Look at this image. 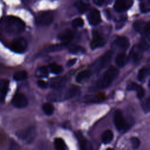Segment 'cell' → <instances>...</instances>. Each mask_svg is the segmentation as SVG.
I'll list each match as a JSON object with an SVG mask.
<instances>
[{
  "mask_svg": "<svg viewBox=\"0 0 150 150\" xmlns=\"http://www.w3.org/2000/svg\"><path fill=\"white\" fill-rule=\"evenodd\" d=\"M79 93V87L76 86H72L67 88L62 87L54 90L48 94L47 98L50 101H62L75 97Z\"/></svg>",
  "mask_w": 150,
  "mask_h": 150,
  "instance_id": "6da1fadb",
  "label": "cell"
},
{
  "mask_svg": "<svg viewBox=\"0 0 150 150\" xmlns=\"http://www.w3.org/2000/svg\"><path fill=\"white\" fill-rule=\"evenodd\" d=\"M4 29L6 33L9 35H15L22 32L25 28V23L20 18L9 16L4 21Z\"/></svg>",
  "mask_w": 150,
  "mask_h": 150,
  "instance_id": "7a4b0ae2",
  "label": "cell"
},
{
  "mask_svg": "<svg viewBox=\"0 0 150 150\" xmlns=\"http://www.w3.org/2000/svg\"><path fill=\"white\" fill-rule=\"evenodd\" d=\"M118 74V69L114 66H110L98 79L96 86L97 88L103 89L108 87Z\"/></svg>",
  "mask_w": 150,
  "mask_h": 150,
  "instance_id": "3957f363",
  "label": "cell"
},
{
  "mask_svg": "<svg viewBox=\"0 0 150 150\" xmlns=\"http://www.w3.org/2000/svg\"><path fill=\"white\" fill-rule=\"evenodd\" d=\"M114 123L116 128L121 132H125L129 128V125L124 118L122 112L120 110H117L114 114Z\"/></svg>",
  "mask_w": 150,
  "mask_h": 150,
  "instance_id": "277c9868",
  "label": "cell"
},
{
  "mask_svg": "<svg viewBox=\"0 0 150 150\" xmlns=\"http://www.w3.org/2000/svg\"><path fill=\"white\" fill-rule=\"evenodd\" d=\"M112 56V51H107L105 53L100 57L92 65L93 70L97 72L105 67L111 62Z\"/></svg>",
  "mask_w": 150,
  "mask_h": 150,
  "instance_id": "5b68a950",
  "label": "cell"
},
{
  "mask_svg": "<svg viewBox=\"0 0 150 150\" xmlns=\"http://www.w3.org/2000/svg\"><path fill=\"white\" fill-rule=\"evenodd\" d=\"M16 136L26 143L32 142L36 136V129L34 127H29L16 133Z\"/></svg>",
  "mask_w": 150,
  "mask_h": 150,
  "instance_id": "8992f818",
  "label": "cell"
},
{
  "mask_svg": "<svg viewBox=\"0 0 150 150\" xmlns=\"http://www.w3.org/2000/svg\"><path fill=\"white\" fill-rule=\"evenodd\" d=\"M53 21V15L49 11H43L39 13L36 17L37 24L41 26H48Z\"/></svg>",
  "mask_w": 150,
  "mask_h": 150,
  "instance_id": "52a82bcc",
  "label": "cell"
},
{
  "mask_svg": "<svg viewBox=\"0 0 150 150\" xmlns=\"http://www.w3.org/2000/svg\"><path fill=\"white\" fill-rule=\"evenodd\" d=\"M11 49L18 53H23L27 49L28 42L26 40L23 38H18L15 39L11 44Z\"/></svg>",
  "mask_w": 150,
  "mask_h": 150,
  "instance_id": "ba28073f",
  "label": "cell"
},
{
  "mask_svg": "<svg viewBox=\"0 0 150 150\" xmlns=\"http://www.w3.org/2000/svg\"><path fill=\"white\" fill-rule=\"evenodd\" d=\"M133 27L139 33L145 35H150V22H146L142 20L136 21L133 23Z\"/></svg>",
  "mask_w": 150,
  "mask_h": 150,
  "instance_id": "9c48e42d",
  "label": "cell"
},
{
  "mask_svg": "<svg viewBox=\"0 0 150 150\" xmlns=\"http://www.w3.org/2000/svg\"><path fill=\"white\" fill-rule=\"evenodd\" d=\"M13 105L18 108H23L27 106L28 101L26 96L22 93H16L12 100Z\"/></svg>",
  "mask_w": 150,
  "mask_h": 150,
  "instance_id": "30bf717a",
  "label": "cell"
},
{
  "mask_svg": "<svg viewBox=\"0 0 150 150\" xmlns=\"http://www.w3.org/2000/svg\"><path fill=\"white\" fill-rule=\"evenodd\" d=\"M105 41L104 38L97 30H93V38L90 43V47L92 49L100 47L104 45Z\"/></svg>",
  "mask_w": 150,
  "mask_h": 150,
  "instance_id": "8fae6325",
  "label": "cell"
},
{
  "mask_svg": "<svg viewBox=\"0 0 150 150\" xmlns=\"http://www.w3.org/2000/svg\"><path fill=\"white\" fill-rule=\"evenodd\" d=\"M87 19L90 25L96 26L101 22V16L100 12L96 9H91L88 13Z\"/></svg>",
  "mask_w": 150,
  "mask_h": 150,
  "instance_id": "7c38bea8",
  "label": "cell"
},
{
  "mask_svg": "<svg viewBox=\"0 0 150 150\" xmlns=\"http://www.w3.org/2000/svg\"><path fill=\"white\" fill-rule=\"evenodd\" d=\"M113 46L120 50H126L129 46V42L128 38L124 36H118L113 42Z\"/></svg>",
  "mask_w": 150,
  "mask_h": 150,
  "instance_id": "4fadbf2b",
  "label": "cell"
},
{
  "mask_svg": "<svg viewBox=\"0 0 150 150\" xmlns=\"http://www.w3.org/2000/svg\"><path fill=\"white\" fill-rule=\"evenodd\" d=\"M133 2L131 1H116L114 8V9L117 12H124L128 9L132 5Z\"/></svg>",
  "mask_w": 150,
  "mask_h": 150,
  "instance_id": "5bb4252c",
  "label": "cell"
},
{
  "mask_svg": "<svg viewBox=\"0 0 150 150\" xmlns=\"http://www.w3.org/2000/svg\"><path fill=\"white\" fill-rule=\"evenodd\" d=\"M74 37V33L70 29H65L61 32L57 38L59 40H60L63 43L67 44V43L69 42Z\"/></svg>",
  "mask_w": 150,
  "mask_h": 150,
  "instance_id": "9a60e30c",
  "label": "cell"
},
{
  "mask_svg": "<svg viewBox=\"0 0 150 150\" xmlns=\"http://www.w3.org/2000/svg\"><path fill=\"white\" fill-rule=\"evenodd\" d=\"M77 138L79 142L80 150H92L91 143L81 133H77Z\"/></svg>",
  "mask_w": 150,
  "mask_h": 150,
  "instance_id": "2e32d148",
  "label": "cell"
},
{
  "mask_svg": "<svg viewBox=\"0 0 150 150\" xmlns=\"http://www.w3.org/2000/svg\"><path fill=\"white\" fill-rule=\"evenodd\" d=\"M66 79L63 77H56L52 79L50 82V85L52 88L54 90L62 88L66 83Z\"/></svg>",
  "mask_w": 150,
  "mask_h": 150,
  "instance_id": "e0dca14e",
  "label": "cell"
},
{
  "mask_svg": "<svg viewBox=\"0 0 150 150\" xmlns=\"http://www.w3.org/2000/svg\"><path fill=\"white\" fill-rule=\"evenodd\" d=\"M9 81L5 79L0 80V102L4 101L6 94L8 92Z\"/></svg>",
  "mask_w": 150,
  "mask_h": 150,
  "instance_id": "ac0fdd59",
  "label": "cell"
},
{
  "mask_svg": "<svg viewBox=\"0 0 150 150\" xmlns=\"http://www.w3.org/2000/svg\"><path fill=\"white\" fill-rule=\"evenodd\" d=\"M66 47V44L62 43V44H57V45H50L49 46H47L46 47H44L42 52L43 53H47L50 52H53L56 51L61 50L63 49H64Z\"/></svg>",
  "mask_w": 150,
  "mask_h": 150,
  "instance_id": "d6986e66",
  "label": "cell"
},
{
  "mask_svg": "<svg viewBox=\"0 0 150 150\" xmlns=\"http://www.w3.org/2000/svg\"><path fill=\"white\" fill-rule=\"evenodd\" d=\"M91 75V71L89 70H84L79 72L76 78V81L81 83L88 79Z\"/></svg>",
  "mask_w": 150,
  "mask_h": 150,
  "instance_id": "ffe728a7",
  "label": "cell"
},
{
  "mask_svg": "<svg viewBox=\"0 0 150 150\" xmlns=\"http://www.w3.org/2000/svg\"><path fill=\"white\" fill-rule=\"evenodd\" d=\"M128 62V57L124 53H119L115 58V63L117 65L120 67H123Z\"/></svg>",
  "mask_w": 150,
  "mask_h": 150,
  "instance_id": "44dd1931",
  "label": "cell"
},
{
  "mask_svg": "<svg viewBox=\"0 0 150 150\" xmlns=\"http://www.w3.org/2000/svg\"><path fill=\"white\" fill-rule=\"evenodd\" d=\"M113 137H114V134L111 130L110 129L105 130L101 135L102 142L105 144H108L112 140Z\"/></svg>",
  "mask_w": 150,
  "mask_h": 150,
  "instance_id": "7402d4cb",
  "label": "cell"
},
{
  "mask_svg": "<svg viewBox=\"0 0 150 150\" xmlns=\"http://www.w3.org/2000/svg\"><path fill=\"white\" fill-rule=\"evenodd\" d=\"M150 46V43L149 41L145 38H142L138 44L137 45V47L141 50V51H144V50H146L149 49Z\"/></svg>",
  "mask_w": 150,
  "mask_h": 150,
  "instance_id": "603a6c76",
  "label": "cell"
},
{
  "mask_svg": "<svg viewBox=\"0 0 150 150\" xmlns=\"http://www.w3.org/2000/svg\"><path fill=\"white\" fill-rule=\"evenodd\" d=\"M150 73V67H142L138 74V79L139 81H143Z\"/></svg>",
  "mask_w": 150,
  "mask_h": 150,
  "instance_id": "cb8c5ba5",
  "label": "cell"
},
{
  "mask_svg": "<svg viewBox=\"0 0 150 150\" xmlns=\"http://www.w3.org/2000/svg\"><path fill=\"white\" fill-rule=\"evenodd\" d=\"M56 150H66V145L63 139L56 138L54 141Z\"/></svg>",
  "mask_w": 150,
  "mask_h": 150,
  "instance_id": "d4e9b609",
  "label": "cell"
},
{
  "mask_svg": "<svg viewBox=\"0 0 150 150\" xmlns=\"http://www.w3.org/2000/svg\"><path fill=\"white\" fill-rule=\"evenodd\" d=\"M75 6L78 9L79 12L82 13L87 11V9L89 6V5L83 1H77L76 2Z\"/></svg>",
  "mask_w": 150,
  "mask_h": 150,
  "instance_id": "484cf974",
  "label": "cell"
},
{
  "mask_svg": "<svg viewBox=\"0 0 150 150\" xmlns=\"http://www.w3.org/2000/svg\"><path fill=\"white\" fill-rule=\"evenodd\" d=\"M42 110L46 114L50 115L52 114L54 111V107L51 103H46L43 104Z\"/></svg>",
  "mask_w": 150,
  "mask_h": 150,
  "instance_id": "4316f807",
  "label": "cell"
},
{
  "mask_svg": "<svg viewBox=\"0 0 150 150\" xmlns=\"http://www.w3.org/2000/svg\"><path fill=\"white\" fill-rule=\"evenodd\" d=\"M48 74H49L48 69L45 66H42V67H39V69H37V70L36 71V73H35L36 76L39 77H47Z\"/></svg>",
  "mask_w": 150,
  "mask_h": 150,
  "instance_id": "83f0119b",
  "label": "cell"
},
{
  "mask_svg": "<svg viewBox=\"0 0 150 150\" xmlns=\"http://www.w3.org/2000/svg\"><path fill=\"white\" fill-rule=\"evenodd\" d=\"M141 51L137 47H134L131 52V56L134 62L138 61L141 58Z\"/></svg>",
  "mask_w": 150,
  "mask_h": 150,
  "instance_id": "f1b7e54d",
  "label": "cell"
},
{
  "mask_svg": "<svg viewBox=\"0 0 150 150\" xmlns=\"http://www.w3.org/2000/svg\"><path fill=\"white\" fill-rule=\"evenodd\" d=\"M49 69L52 73L55 74H59L63 71V67L56 63H52L49 65Z\"/></svg>",
  "mask_w": 150,
  "mask_h": 150,
  "instance_id": "f546056e",
  "label": "cell"
},
{
  "mask_svg": "<svg viewBox=\"0 0 150 150\" xmlns=\"http://www.w3.org/2000/svg\"><path fill=\"white\" fill-rule=\"evenodd\" d=\"M28 77V74L26 71L22 70V71H19L16 73H15L13 75V79L15 80L19 81V80H23L24 79H26Z\"/></svg>",
  "mask_w": 150,
  "mask_h": 150,
  "instance_id": "4dcf8cb0",
  "label": "cell"
},
{
  "mask_svg": "<svg viewBox=\"0 0 150 150\" xmlns=\"http://www.w3.org/2000/svg\"><path fill=\"white\" fill-rule=\"evenodd\" d=\"M104 96L102 95H97L93 96H88L86 98V102L93 103V102H99L104 99Z\"/></svg>",
  "mask_w": 150,
  "mask_h": 150,
  "instance_id": "1f68e13d",
  "label": "cell"
},
{
  "mask_svg": "<svg viewBox=\"0 0 150 150\" xmlns=\"http://www.w3.org/2000/svg\"><path fill=\"white\" fill-rule=\"evenodd\" d=\"M69 52L73 54H78V53H82L85 52L84 49L79 46H73L69 48Z\"/></svg>",
  "mask_w": 150,
  "mask_h": 150,
  "instance_id": "d6a6232c",
  "label": "cell"
},
{
  "mask_svg": "<svg viewBox=\"0 0 150 150\" xmlns=\"http://www.w3.org/2000/svg\"><path fill=\"white\" fill-rule=\"evenodd\" d=\"M140 8L143 12L150 11V1L141 2L140 4Z\"/></svg>",
  "mask_w": 150,
  "mask_h": 150,
  "instance_id": "836d02e7",
  "label": "cell"
},
{
  "mask_svg": "<svg viewBox=\"0 0 150 150\" xmlns=\"http://www.w3.org/2000/svg\"><path fill=\"white\" fill-rule=\"evenodd\" d=\"M84 25V21L80 18H75L72 21V25L74 28H79L83 26Z\"/></svg>",
  "mask_w": 150,
  "mask_h": 150,
  "instance_id": "e575fe53",
  "label": "cell"
},
{
  "mask_svg": "<svg viewBox=\"0 0 150 150\" xmlns=\"http://www.w3.org/2000/svg\"><path fill=\"white\" fill-rule=\"evenodd\" d=\"M142 107L144 112H148L150 111V97H148L142 104Z\"/></svg>",
  "mask_w": 150,
  "mask_h": 150,
  "instance_id": "d590c367",
  "label": "cell"
},
{
  "mask_svg": "<svg viewBox=\"0 0 150 150\" xmlns=\"http://www.w3.org/2000/svg\"><path fill=\"white\" fill-rule=\"evenodd\" d=\"M131 141L132 143V146L134 149L138 148L140 145V141L139 139L135 137H133L131 138Z\"/></svg>",
  "mask_w": 150,
  "mask_h": 150,
  "instance_id": "8d00e7d4",
  "label": "cell"
},
{
  "mask_svg": "<svg viewBox=\"0 0 150 150\" xmlns=\"http://www.w3.org/2000/svg\"><path fill=\"white\" fill-rule=\"evenodd\" d=\"M139 86V85L137 84L136 83L131 82V83H129V84H127L126 88H127V90H135V91H137V90L138 89Z\"/></svg>",
  "mask_w": 150,
  "mask_h": 150,
  "instance_id": "74e56055",
  "label": "cell"
},
{
  "mask_svg": "<svg viewBox=\"0 0 150 150\" xmlns=\"http://www.w3.org/2000/svg\"><path fill=\"white\" fill-rule=\"evenodd\" d=\"M136 91H137V96L138 98H142L144 96L145 91L141 86L139 85V86L138 87V88Z\"/></svg>",
  "mask_w": 150,
  "mask_h": 150,
  "instance_id": "f35d334b",
  "label": "cell"
},
{
  "mask_svg": "<svg viewBox=\"0 0 150 150\" xmlns=\"http://www.w3.org/2000/svg\"><path fill=\"white\" fill-rule=\"evenodd\" d=\"M37 83H38V85L39 86V87H40V88H46L47 86V83L43 80H38Z\"/></svg>",
  "mask_w": 150,
  "mask_h": 150,
  "instance_id": "ab89813d",
  "label": "cell"
},
{
  "mask_svg": "<svg viewBox=\"0 0 150 150\" xmlns=\"http://www.w3.org/2000/svg\"><path fill=\"white\" fill-rule=\"evenodd\" d=\"M76 62V59H71L68 60L66 63L67 67H71L72 66H73L75 64Z\"/></svg>",
  "mask_w": 150,
  "mask_h": 150,
  "instance_id": "60d3db41",
  "label": "cell"
},
{
  "mask_svg": "<svg viewBox=\"0 0 150 150\" xmlns=\"http://www.w3.org/2000/svg\"><path fill=\"white\" fill-rule=\"evenodd\" d=\"M93 2L97 5H101L104 2V1L103 0H95L93 1Z\"/></svg>",
  "mask_w": 150,
  "mask_h": 150,
  "instance_id": "b9f144b4",
  "label": "cell"
},
{
  "mask_svg": "<svg viewBox=\"0 0 150 150\" xmlns=\"http://www.w3.org/2000/svg\"><path fill=\"white\" fill-rule=\"evenodd\" d=\"M148 86H149V88H150V80H149V83H148Z\"/></svg>",
  "mask_w": 150,
  "mask_h": 150,
  "instance_id": "7bdbcfd3",
  "label": "cell"
}]
</instances>
